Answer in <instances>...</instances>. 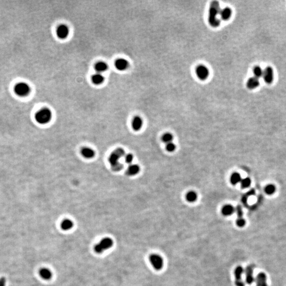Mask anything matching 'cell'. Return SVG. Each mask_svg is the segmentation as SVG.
<instances>
[{"instance_id": "cell-28", "label": "cell", "mask_w": 286, "mask_h": 286, "mask_svg": "<svg viewBox=\"0 0 286 286\" xmlns=\"http://www.w3.org/2000/svg\"><path fill=\"white\" fill-rule=\"evenodd\" d=\"M265 192L268 195H272L274 194L275 191V187L274 185H269L265 188Z\"/></svg>"}, {"instance_id": "cell-32", "label": "cell", "mask_w": 286, "mask_h": 286, "mask_svg": "<svg viewBox=\"0 0 286 286\" xmlns=\"http://www.w3.org/2000/svg\"><path fill=\"white\" fill-rule=\"evenodd\" d=\"M254 194H255V190H254V189L251 190L250 191L247 192V194H246V195L244 196L243 198H242V201H243L244 203H246V200H247V198L250 197V195H253Z\"/></svg>"}, {"instance_id": "cell-30", "label": "cell", "mask_w": 286, "mask_h": 286, "mask_svg": "<svg viewBox=\"0 0 286 286\" xmlns=\"http://www.w3.org/2000/svg\"><path fill=\"white\" fill-rule=\"evenodd\" d=\"M176 148V146L172 142L169 143L168 144H166V149L169 152H172L174 151Z\"/></svg>"}, {"instance_id": "cell-4", "label": "cell", "mask_w": 286, "mask_h": 286, "mask_svg": "<svg viewBox=\"0 0 286 286\" xmlns=\"http://www.w3.org/2000/svg\"><path fill=\"white\" fill-rule=\"evenodd\" d=\"M13 90L16 94L20 97L28 96L31 92L30 87L26 82H19L14 85Z\"/></svg>"}, {"instance_id": "cell-2", "label": "cell", "mask_w": 286, "mask_h": 286, "mask_svg": "<svg viewBox=\"0 0 286 286\" xmlns=\"http://www.w3.org/2000/svg\"><path fill=\"white\" fill-rule=\"evenodd\" d=\"M220 5L217 1H213L210 5L208 15V22L210 26L213 28L219 27L220 20L218 18L220 13Z\"/></svg>"}, {"instance_id": "cell-29", "label": "cell", "mask_w": 286, "mask_h": 286, "mask_svg": "<svg viewBox=\"0 0 286 286\" xmlns=\"http://www.w3.org/2000/svg\"><path fill=\"white\" fill-rule=\"evenodd\" d=\"M241 187H242V188H247L250 185L251 181L250 178H245V179L241 180Z\"/></svg>"}, {"instance_id": "cell-19", "label": "cell", "mask_w": 286, "mask_h": 286, "mask_svg": "<svg viewBox=\"0 0 286 286\" xmlns=\"http://www.w3.org/2000/svg\"><path fill=\"white\" fill-rule=\"evenodd\" d=\"M82 156L85 158L91 159L95 156V152L91 148H84L81 151Z\"/></svg>"}, {"instance_id": "cell-15", "label": "cell", "mask_w": 286, "mask_h": 286, "mask_svg": "<svg viewBox=\"0 0 286 286\" xmlns=\"http://www.w3.org/2000/svg\"><path fill=\"white\" fill-rule=\"evenodd\" d=\"M143 121L142 118L139 116H136L134 118L132 121V127L135 131H138L142 128Z\"/></svg>"}, {"instance_id": "cell-21", "label": "cell", "mask_w": 286, "mask_h": 286, "mask_svg": "<svg viewBox=\"0 0 286 286\" xmlns=\"http://www.w3.org/2000/svg\"><path fill=\"white\" fill-rule=\"evenodd\" d=\"M39 275L45 280H49L52 277V272L47 268H42L39 270Z\"/></svg>"}, {"instance_id": "cell-34", "label": "cell", "mask_w": 286, "mask_h": 286, "mask_svg": "<svg viewBox=\"0 0 286 286\" xmlns=\"http://www.w3.org/2000/svg\"><path fill=\"white\" fill-rule=\"evenodd\" d=\"M237 216H238L237 219L243 218L242 217L243 216V211H242V207L240 206H238L237 207Z\"/></svg>"}, {"instance_id": "cell-33", "label": "cell", "mask_w": 286, "mask_h": 286, "mask_svg": "<svg viewBox=\"0 0 286 286\" xmlns=\"http://www.w3.org/2000/svg\"><path fill=\"white\" fill-rule=\"evenodd\" d=\"M237 225L240 227H243L245 225V220L244 218L237 219Z\"/></svg>"}, {"instance_id": "cell-14", "label": "cell", "mask_w": 286, "mask_h": 286, "mask_svg": "<svg viewBox=\"0 0 286 286\" xmlns=\"http://www.w3.org/2000/svg\"><path fill=\"white\" fill-rule=\"evenodd\" d=\"M220 18L221 19L224 21H227L231 18L232 16V10L229 7H225L220 10Z\"/></svg>"}, {"instance_id": "cell-12", "label": "cell", "mask_w": 286, "mask_h": 286, "mask_svg": "<svg viewBox=\"0 0 286 286\" xmlns=\"http://www.w3.org/2000/svg\"><path fill=\"white\" fill-rule=\"evenodd\" d=\"M245 280L247 284H251L254 282L253 277V267L252 266H247L245 270Z\"/></svg>"}, {"instance_id": "cell-10", "label": "cell", "mask_w": 286, "mask_h": 286, "mask_svg": "<svg viewBox=\"0 0 286 286\" xmlns=\"http://www.w3.org/2000/svg\"><path fill=\"white\" fill-rule=\"evenodd\" d=\"M244 273V269L241 266L237 267L234 270L235 277V284L237 286H245V284L242 279V275Z\"/></svg>"}, {"instance_id": "cell-11", "label": "cell", "mask_w": 286, "mask_h": 286, "mask_svg": "<svg viewBox=\"0 0 286 286\" xmlns=\"http://www.w3.org/2000/svg\"><path fill=\"white\" fill-rule=\"evenodd\" d=\"M115 66L116 69L120 71H124L129 67V63L126 59L120 58L115 61Z\"/></svg>"}, {"instance_id": "cell-17", "label": "cell", "mask_w": 286, "mask_h": 286, "mask_svg": "<svg viewBox=\"0 0 286 286\" xmlns=\"http://www.w3.org/2000/svg\"><path fill=\"white\" fill-rule=\"evenodd\" d=\"M260 85V81L259 78L255 77H251L247 80L246 82V87L250 90H253L258 87Z\"/></svg>"}, {"instance_id": "cell-25", "label": "cell", "mask_w": 286, "mask_h": 286, "mask_svg": "<svg viewBox=\"0 0 286 286\" xmlns=\"http://www.w3.org/2000/svg\"><path fill=\"white\" fill-rule=\"evenodd\" d=\"M241 180H241V176L238 173H234L232 174V176H231L230 181H231V182L232 185H237V184L241 181Z\"/></svg>"}, {"instance_id": "cell-35", "label": "cell", "mask_w": 286, "mask_h": 286, "mask_svg": "<svg viewBox=\"0 0 286 286\" xmlns=\"http://www.w3.org/2000/svg\"><path fill=\"white\" fill-rule=\"evenodd\" d=\"M6 279L4 277L0 278V286H6Z\"/></svg>"}, {"instance_id": "cell-18", "label": "cell", "mask_w": 286, "mask_h": 286, "mask_svg": "<svg viewBox=\"0 0 286 286\" xmlns=\"http://www.w3.org/2000/svg\"><path fill=\"white\" fill-rule=\"evenodd\" d=\"M256 286H268L267 282V276L263 272L258 274L256 278Z\"/></svg>"}, {"instance_id": "cell-20", "label": "cell", "mask_w": 286, "mask_h": 286, "mask_svg": "<svg viewBox=\"0 0 286 286\" xmlns=\"http://www.w3.org/2000/svg\"><path fill=\"white\" fill-rule=\"evenodd\" d=\"M140 171V167L137 164H131L127 170V174L129 176H133L138 173Z\"/></svg>"}, {"instance_id": "cell-9", "label": "cell", "mask_w": 286, "mask_h": 286, "mask_svg": "<svg viewBox=\"0 0 286 286\" xmlns=\"http://www.w3.org/2000/svg\"><path fill=\"white\" fill-rule=\"evenodd\" d=\"M263 80L267 84L272 83L274 80V71L272 67L267 66L263 70Z\"/></svg>"}, {"instance_id": "cell-27", "label": "cell", "mask_w": 286, "mask_h": 286, "mask_svg": "<svg viewBox=\"0 0 286 286\" xmlns=\"http://www.w3.org/2000/svg\"><path fill=\"white\" fill-rule=\"evenodd\" d=\"M173 138V135L169 133L164 134L162 137V141L163 142L166 143V144H168L169 143L172 142Z\"/></svg>"}, {"instance_id": "cell-13", "label": "cell", "mask_w": 286, "mask_h": 286, "mask_svg": "<svg viewBox=\"0 0 286 286\" xmlns=\"http://www.w3.org/2000/svg\"><path fill=\"white\" fill-rule=\"evenodd\" d=\"M109 66L107 63L104 61H99L95 64L94 69L96 73H102L107 71L108 69Z\"/></svg>"}, {"instance_id": "cell-23", "label": "cell", "mask_w": 286, "mask_h": 286, "mask_svg": "<svg viewBox=\"0 0 286 286\" xmlns=\"http://www.w3.org/2000/svg\"><path fill=\"white\" fill-rule=\"evenodd\" d=\"M74 226L73 222L70 219H64L61 223V228H62L63 230L64 231H68L69 229H71Z\"/></svg>"}, {"instance_id": "cell-5", "label": "cell", "mask_w": 286, "mask_h": 286, "mask_svg": "<svg viewBox=\"0 0 286 286\" xmlns=\"http://www.w3.org/2000/svg\"><path fill=\"white\" fill-rule=\"evenodd\" d=\"M114 241L111 238L105 237L101 240L99 243L94 246V250L96 253L100 254L112 247Z\"/></svg>"}, {"instance_id": "cell-1", "label": "cell", "mask_w": 286, "mask_h": 286, "mask_svg": "<svg viewBox=\"0 0 286 286\" xmlns=\"http://www.w3.org/2000/svg\"><path fill=\"white\" fill-rule=\"evenodd\" d=\"M124 156L125 151L122 148H117L110 154L109 157V162L112 171L115 172H119L123 170L124 164L120 163L119 160Z\"/></svg>"}, {"instance_id": "cell-24", "label": "cell", "mask_w": 286, "mask_h": 286, "mask_svg": "<svg viewBox=\"0 0 286 286\" xmlns=\"http://www.w3.org/2000/svg\"><path fill=\"white\" fill-rule=\"evenodd\" d=\"M198 195L196 192L193 191H191L188 192L186 195V199L190 203H194L195 201L197 200V199Z\"/></svg>"}, {"instance_id": "cell-31", "label": "cell", "mask_w": 286, "mask_h": 286, "mask_svg": "<svg viewBox=\"0 0 286 286\" xmlns=\"http://www.w3.org/2000/svg\"><path fill=\"white\" fill-rule=\"evenodd\" d=\"M133 159V155L132 154H128L125 155V156H124V160H125V162L126 163H132Z\"/></svg>"}, {"instance_id": "cell-8", "label": "cell", "mask_w": 286, "mask_h": 286, "mask_svg": "<svg viewBox=\"0 0 286 286\" xmlns=\"http://www.w3.org/2000/svg\"><path fill=\"white\" fill-rule=\"evenodd\" d=\"M69 29L68 26L64 24L59 25L56 29V35L61 39H65L69 36Z\"/></svg>"}, {"instance_id": "cell-6", "label": "cell", "mask_w": 286, "mask_h": 286, "mask_svg": "<svg viewBox=\"0 0 286 286\" xmlns=\"http://www.w3.org/2000/svg\"><path fill=\"white\" fill-rule=\"evenodd\" d=\"M149 261L155 270H161L164 266V260L162 256L158 254H152L149 256Z\"/></svg>"}, {"instance_id": "cell-22", "label": "cell", "mask_w": 286, "mask_h": 286, "mask_svg": "<svg viewBox=\"0 0 286 286\" xmlns=\"http://www.w3.org/2000/svg\"><path fill=\"white\" fill-rule=\"evenodd\" d=\"M235 211V209L232 205L226 204L222 209V213L225 216H228L232 215Z\"/></svg>"}, {"instance_id": "cell-26", "label": "cell", "mask_w": 286, "mask_h": 286, "mask_svg": "<svg viewBox=\"0 0 286 286\" xmlns=\"http://www.w3.org/2000/svg\"><path fill=\"white\" fill-rule=\"evenodd\" d=\"M254 77L256 78H260L263 76V70L259 66H256L253 69Z\"/></svg>"}, {"instance_id": "cell-16", "label": "cell", "mask_w": 286, "mask_h": 286, "mask_svg": "<svg viewBox=\"0 0 286 286\" xmlns=\"http://www.w3.org/2000/svg\"><path fill=\"white\" fill-rule=\"evenodd\" d=\"M91 80L95 85H100L105 82V78L102 74L96 72L92 76Z\"/></svg>"}, {"instance_id": "cell-7", "label": "cell", "mask_w": 286, "mask_h": 286, "mask_svg": "<svg viewBox=\"0 0 286 286\" xmlns=\"http://www.w3.org/2000/svg\"><path fill=\"white\" fill-rule=\"evenodd\" d=\"M195 73L199 80L204 81L207 80L209 75V71L208 68L204 65H200L195 69Z\"/></svg>"}, {"instance_id": "cell-3", "label": "cell", "mask_w": 286, "mask_h": 286, "mask_svg": "<svg viewBox=\"0 0 286 286\" xmlns=\"http://www.w3.org/2000/svg\"><path fill=\"white\" fill-rule=\"evenodd\" d=\"M53 117L52 111L48 108L41 109L35 114V120L39 124H45L51 121Z\"/></svg>"}]
</instances>
